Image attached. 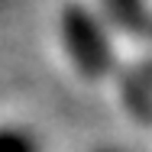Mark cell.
I'll return each instance as SVG.
<instances>
[{
	"label": "cell",
	"instance_id": "obj_2",
	"mask_svg": "<svg viewBox=\"0 0 152 152\" xmlns=\"http://www.w3.org/2000/svg\"><path fill=\"white\" fill-rule=\"evenodd\" d=\"M123 107L142 123H152V58H139L123 65L117 75Z\"/></svg>",
	"mask_w": 152,
	"mask_h": 152
},
{
	"label": "cell",
	"instance_id": "obj_1",
	"mask_svg": "<svg viewBox=\"0 0 152 152\" xmlns=\"http://www.w3.org/2000/svg\"><path fill=\"white\" fill-rule=\"evenodd\" d=\"M58 32H61V45L81 78L104 81L107 75H113V68H117L113 39H110L107 23L91 7H84L81 0L65 3L58 13Z\"/></svg>",
	"mask_w": 152,
	"mask_h": 152
},
{
	"label": "cell",
	"instance_id": "obj_3",
	"mask_svg": "<svg viewBox=\"0 0 152 152\" xmlns=\"http://www.w3.org/2000/svg\"><path fill=\"white\" fill-rule=\"evenodd\" d=\"M100 10H104L107 23L129 39H142L149 32L152 13L146 0H100Z\"/></svg>",
	"mask_w": 152,
	"mask_h": 152
},
{
	"label": "cell",
	"instance_id": "obj_4",
	"mask_svg": "<svg viewBox=\"0 0 152 152\" xmlns=\"http://www.w3.org/2000/svg\"><path fill=\"white\" fill-rule=\"evenodd\" d=\"M0 152H42V146L23 126H0Z\"/></svg>",
	"mask_w": 152,
	"mask_h": 152
},
{
	"label": "cell",
	"instance_id": "obj_6",
	"mask_svg": "<svg viewBox=\"0 0 152 152\" xmlns=\"http://www.w3.org/2000/svg\"><path fill=\"white\" fill-rule=\"evenodd\" d=\"M104 152H110V149H104Z\"/></svg>",
	"mask_w": 152,
	"mask_h": 152
},
{
	"label": "cell",
	"instance_id": "obj_5",
	"mask_svg": "<svg viewBox=\"0 0 152 152\" xmlns=\"http://www.w3.org/2000/svg\"><path fill=\"white\" fill-rule=\"evenodd\" d=\"M146 39H149V45H152V23H149V32H146Z\"/></svg>",
	"mask_w": 152,
	"mask_h": 152
}]
</instances>
